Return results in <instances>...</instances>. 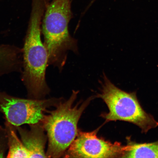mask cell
<instances>
[{"mask_svg":"<svg viewBox=\"0 0 158 158\" xmlns=\"http://www.w3.org/2000/svg\"><path fill=\"white\" fill-rule=\"evenodd\" d=\"M99 128L90 132L78 131L77 135L65 153V157H122L124 146L118 142L112 143L97 134Z\"/></svg>","mask_w":158,"mask_h":158,"instance_id":"8992f818","label":"cell"},{"mask_svg":"<svg viewBox=\"0 0 158 158\" xmlns=\"http://www.w3.org/2000/svg\"><path fill=\"white\" fill-rule=\"evenodd\" d=\"M29 129L16 127L22 142L29 154L30 158L46 157L45 150L47 134L41 123L29 125Z\"/></svg>","mask_w":158,"mask_h":158,"instance_id":"52a82bcc","label":"cell"},{"mask_svg":"<svg viewBox=\"0 0 158 158\" xmlns=\"http://www.w3.org/2000/svg\"><path fill=\"white\" fill-rule=\"evenodd\" d=\"M78 91L73 90L70 97L56 104V108L47 111L41 122L46 132L48 147L47 158H59L64 155L77 135V125L83 112L94 97L87 99L81 104L74 106Z\"/></svg>","mask_w":158,"mask_h":158,"instance_id":"7a4b0ae2","label":"cell"},{"mask_svg":"<svg viewBox=\"0 0 158 158\" xmlns=\"http://www.w3.org/2000/svg\"><path fill=\"white\" fill-rule=\"evenodd\" d=\"M99 98L105 102L109 112L102 114L106 122L117 120L130 122L139 127L143 133L158 126L153 116L144 110L135 92L128 93L117 87L104 74Z\"/></svg>","mask_w":158,"mask_h":158,"instance_id":"277c9868","label":"cell"},{"mask_svg":"<svg viewBox=\"0 0 158 158\" xmlns=\"http://www.w3.org/2000/svg\"><path fill=\"white\" fill-rule=\"evenodd\" d=\"M8 150V142L5 128L0 126V157H5L6 152Z\"/></svg>","mask_w":158,"mask_h":158,"instance_id":"8fae6325","label":"cell"},{"mask_svg":"<svg viewBox=\"0 0 158 158\" xmlns=\"http://www.w3.org/2000/svg\"><path fill=\"white\" fill-rule=\"evenodd\" d=\"M50 0H32L30 16L23 50L22 81L26 89L27 97L44 98L49 89L45 80L48 64V52L41 39L43 16Z\"/></svg>","mask_w":158,"mask_h":158,"instance_id":"6da1fadb","label":"cell"},{"mask_svg":"<svg viewBox=\"0 0 158 158\" xmlns=\"http://www.w3.org/2000/svg\"><path fill=\"white\" fill-rule=\"evenodd\" d=\"M22 48L15 45L0 44V77L14 73H21Z\"/></svg>","mask_w":158,"mask_h":158,"instance_id":"ba28073f","label":"cell"},{"mask_svg":"<svg viewBox=\"0 0 158 158\" xmlns=\"http://www.w3.org/2000/svg\"><path fill=\"white\" fill-rule=\"evenodd\" d=\"M56 100L19 98L0 91V112L15 127L41 123L47 109L56 106Z\"/></svg>","mask_w":158,"mask_h":158,"instance_id":"5b68a950","label":"cell"},{"mask_svg":"<svg viewBox=\"0 0 158 158\" xmlns=\"http://www.w3.org/2000/svg\"><path fill=\"white\" fill-rule=\"evenodd\" d=\"M127 145L124 146L123 158H158V141L149 143H138L126 138Z\"/></svg>","mask_w":158,"mask_h":158,"instance_id":"9c48e42d","label":"cell"},{"mask_svg":"<svg viewBox=\"0 0 158 158\" xmlns=\"http://www.w3.org/2000/svg\"><path fill=\"white\" fill-rule=\"evenodd\" d=\"M5 126L8 142V152L7 157L30 158L28 152L21 140L18 137L15 126L6 120Z\"/></svg>","mask_w":158,"mask_h":158,"instance_id":"30bf717a","label":"cell"},{"mask_svg":"<svg viewBox=\"0 0 158 158\" xmlns=\"http://www.w3.org/2000/svg\"><path fill=\"white\" fill-rule=\"evenodd\" d=\"M72 0H52L45 10L41 32L48 56V64L60 70L66 63L68 52H78L77 42L69 33L68 25L73 17Z\"/></svg>","mask_w":158,"mask_h":158,"instance_id":"3957f363","label":"cell"}]
</instances>
